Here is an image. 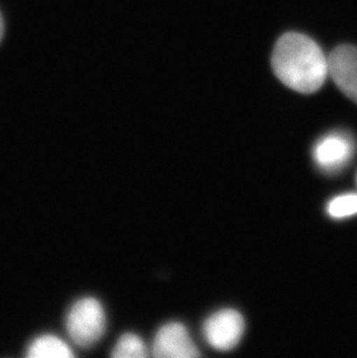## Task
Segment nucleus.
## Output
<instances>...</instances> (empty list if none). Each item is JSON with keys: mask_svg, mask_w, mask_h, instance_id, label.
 I'll return each mask as SVG.
<instances>
[{"mask_svg": "<svg viewBox=\"0 0 357 358\" xmlns=\"http://www.w3.org/2000/svg\"><path fill=\"white\" fill-rule=\"evenodd\" d=\"M272 65L279 80L303 94L319 91L328 77V62L312 38L286 33L274 48Z\"/></svg>", "mask_w": 357, "mask_h": 358, "instance_id": "1", "label": "nucleus"}, {"mask_svg": "<svg viewBox=\"0 0 357 358\" xmlns=\"http://www.w3.org/2000/svg\"><path fill=\"white\" fill-rule=\"evenodd\" d=\"M106 327L105 308L97 298H80L69 308L65 328L72 341L81 348L98 343L105 334Z\"/></svg>", "mask_w": 357, "mask_h": 358, "instance_id": "2", "label": "nucleus"}, {"mask_svg": "<svg viewBox=\"0 0 357 358\" xmlns=\"http://www.w3.org/2000/svg\"><path fill=\"white\" fill-rule=\"evenodd\" d=\"M202 333L211 348L229 352L236 348L243 338L245 319L233 308H223L206 318Z\"/></svg>", "mask_w": 357, "mask_h": 358, "instance_id": "3", "label": "nucleus"}, {"mask_svg": "<svg viewBox=\"0 0 357 358\" xmlns=\"http://www.w3.org/2000/svg\"><path fill=\"white\" fill-rule=\"evenodd\" d=\"M356 152V143L346 132H330L323 136L312 150L316 165L327 174H335L346 169Z\"/></svg>", "mask_w": 357, "mask_h": 358, "instance_id": "4", "label": "nucleus"}, {"mask_svg": "<svg viewBox=\"0 0 357 358\" xmlns=\"http://www.w3.org/2000/svg\"><path fill=\"white\" fill-rule=\"evenodd\" d=\"M152 355L159 358L199 357V348L185 324L171 321L159 328L152 343Z\"/></svg>", "mask_w": 357, "mask_h": 358, "instance_id": "5", "label": "nucleus"}, {"mask_svg": "<svg viewBox=\"0 0 357 358\" xmlns=\"http://www.w3.org/2000/svg\"><path fill=\"white\" fill-rule=\"evenodd\" d=\"M328 77L351 101L357 103V48L340 45L328 56Z\"/></svg>", "mask_w": 357, "mask_h": 358, "instance_id": "6", "label": "nucleus"}, {"mask_svg": "<svg viewBox=\"0 0 357 358\" xmlns=\"http://www.w3.org/2000/svg\"><path fill=\"white\" fill-rule=\"evenodd\" d=\"M28 358H71L70 345L57 335L43 334L35 338L26 349Z\"/></svg>", "mask_w": 357, "mask_h": 358, "instance_id": "7", "label": "nucleus"}, {"mask_svg": "<svg viewBox=\"0 0 357 358\" xmlns=\"http://www.w3.org/2000/svg\"><path fill=\"white\" fill-rule=\"evenodd\" d=\"M148 356V345L144 340L134 333H125L118 338L111 350V357L144 358Z\"/></svg>", "mask_w": 357, "mask_h": 358, "instance_id": "8", "label": "nucleus"}, {"mask_svg": "<svg viewBox=\"0 0 357 358\" xmlns=\"http://www.w3.org/2000/svg\"><path fill=\"white\" fill-rule=\"evenodd\" d=\"M327 213L335 220L354 216L357 213V194H346L332 199L327 206Z\"/></svg>", "mask_w": 357, "mask_h": 358, "instance_id": "9", "label": "nucleus"}, {"mask_svg": "<svg viewBox=\"0 0 357 358\" xmlns=\"http://www.w3.org/2000/svg\"><path fill=\"white\" fill-rule=\"evenodd\" d=\"M4 31H5V22H4L3 14L0 12V43L3 41Z\"/></svg>", "mask_w": 357, "mask_h": 358, "instance_id": "10", "label": "nucleus"}, {"mask_svg": "<svg viewBox=\"0 0 357 358\" xmlns=\"http://www.w3.org/2000/svg\"><path fill=\"white\" fill-rule=\"evenodd\" d=\"M356 181H357V178H356Z\"/></svg>", "mask_w": 357, "mask_h": 358, "instance_id": "11", "label": "nucleus"}]
</instances>
